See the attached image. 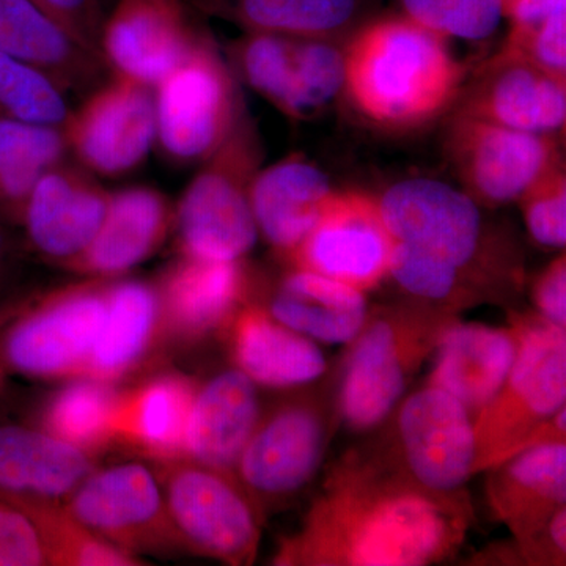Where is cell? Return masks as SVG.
<instances>
[{"label":"cell","instance_id":"2e32d148","mask_svg":"<svg viewBox=\"0 0 566 566\" xmlns=\"http://www.w3.org/2000/svg\"><path fill=\"white\" fill-rule=\"evenodd\" d=\"M458 112L506 128L557 136L566 123V80L504 50L460 93Z\"/></svg>","mask_w":566,"mask_h":566},{"label":"cell","instance_id":"b9f144b4","mask_svg":"<svg viewBox=\"0 0 566 566\" xmlns=\"http://www.w3.org/2000/svg\"><path fill=\"white\" fill-rule=\"evenodd\" d=\"M536 315L566 329V256L565 252L536 275L532 285Z\"/></svg>","mask_w":566,"mask_h":566},{"label":"cell","instance_id":"e0dca14e","mask_svg":"<svg viewBox=\"0 0 566 566\" xmlns=\"http://www.w3.org/2000/svg\"><path fill=\"white\" fill-rule=\"evenodd\" d=\"M197 36L181 0H115L104 21L99 54L112 73L155 88Z\"/></svg>","mask_w":566,"mask_h":566},{"label":"cell","instance_id":"d6986e66","mask_svg":"<svg viewBox=\"0 0 566 566\" xmlns=\"http://www.w3.org/2000/svg\"><path fill=\"white\" fill-rule=\"evenodd\" d=\"M107 203L109 192L88 170L63 161L36 182L21 223L40 255L65 266L92 243Z\"/></svg>","mask_w":566,"mask_h":566},{"label":"cell","instance_id":"5bb4252c","mask_svg":"<svg viewBox=\"0 0 566 566\" xmlns=\"http://www.w3.org/2000/svg\"><path fill=\"white\" fill-rule=\"evenodd\" d=\"M69 151L88 172L122 177L156 144L155 88L114 74L96 85L63 126Z\"/></svg>","mask_w":566,"mask_h":566},{"label":"cell","instance_id":"ba28073f","mask_svg":"<svg viewBox=\"0 0 566 566\" xmlns=\"http://www.w3.org/2000/svg\"><path fill=\"white\" fill-rule=\"evenodd\" d=\"M107 279L63 286L0 315V363L33 379L84 376L106 312Z\"/></svg>","mask_w":566,"mask_h":566},{"label":"cell","instance_id":"d4e9b609","mask_svg":"<svg viewBox=\"0 0 566 566\" xmlns=\"http://www.w3.org/2000/svg\"><path fill=\"white\" fill-rule=\"evenodd\" d=\"M262 416L256 385L237 368L197 387L186 433L185 458L234 475Z\"/></svg>","mask_w":566,"mask_h":566},{"label":"cell","instance_id":"d6a6232c","mask_svg":"<svg viewBox=\"0 0 566 566\" xmlns=\"http://www.w3.org/2000/svg\"><path fill=\"white\" fill-rule=\"evenodd\" d=\"M66 151L63 129L0 117V211L21 223L36 182Z\"/></svg>","mask_w":566,"mask_h":566},{"label":"cell","instance_id":"e575fe53","mask_svg":"<svg viewBox=\"0 0 566 566\" xmlns=\"http://www.w3.org/2000/svg\"><path fill=\"white\" fill-rule=\"evenodd\" d=\"M233 65L245 84L286 117H300L294 39L245 32L232 48Z\"/></svg>","mask_w":566,"mask_h":566},{"label":"cell","instance_id":"7bdbcfd3","mask_svg":"<svg viewBox=\"0 0 566 566\" xmlns=\"http://www.w3.org/2000/svg\"><path fill=\"white\" fill-rule=\"evenodd\" d=\"M517 549L523 558V565L564 566L566 564V506L558 509L545 527L524 545H517Z\"/></svg>","mask_w":566,"mask_h":566},{"label":"cell","instance_id":"74e56055","mask_svg":"<svg viewBox=\"0 0 566 566\" xmlns=\"http://www.w3.org/2000/svg\"><path fill=\"white\" fill-rule=\"evenodd\" d=\"M532 240L543 248L565 249L566 177L564 164L546 174L520 202Z\"/></svg>","mask_w":566,"mask_h":566},{"label":"cell","instance_id":"f6af8a7d","mask_svg":"<svg viewBox=\"0 0 566 566\" xmlns=\"http://www.w3.org/2000/svg\"><path fill=\"white\" fill-rule=\"evenodd\" d=\"M7 255V238L6 234L0 232V268H2L3 260H6Z\"/></svg>","mask_w":566,"mask_h":566},{"label":"cell","instance_id":"9a60e30c","mask_svg":"<svg viewBox=\"0 0 566 566\" xmlns=\"http://www.w3.org/2000/svg\"><path fill=\"white\" fill-rule=\"evenodd\" d=\"M392 237L371 193L334 191L286 262L367 293L389 279Z\"/></svg>","mask_w":566,"mask_h":566},{"label":"cell","instance_id":"836d02e7","mask_svg":"<svg viewBox=\"0 0 566 566\" xmlns=\"http://www.w3.org/2000/svg\"><path fill=\"white\" fill-rule=\"evenodd\" d=\"M17 495V494H14ZM31 513L46 551L48 565L54 566H139L140 557L111 545L82 526L63 502L17 495Z\"/></svg>","mask_w":566,"mask_h":566},{"label":"cell","instance_id":"30bf717a","mask_svg":"<svg viewBox=\"0 0 566 566\" xmlns=\"http://www.w3.org/2000/svg\"><path fill=\"white\" fill-rule=\"evenodd\" d=\"M156 142L178 164L207 161L243 117V102L218 48L199 33L155 87Z\"/></svg>","mask_w":566,"mask_h":566},{"label":"cell","instance_id":"277c9868","mask_svg":"<svg viewBox=\"0 0 566 566\" xmlns=\"http://www.w3.org/2000/svg\"><path fill=\"white\" fill-rule=\"evenodd\" d=\"M512 370L474 420L475 471L527 447L566 439V329L539 315H513Z\"/></svg>","mask_w":566,"mask_h":566},{"label":"cell","instance_id":"4dcf8cb0","mask_svg":"<svg viewBox=\"0 0 566 566\" xmlns=\"http://www.w3.org/2000/svg\"><path fill=\"white\" fill-rule=\"evenodd\" d=\"M245 32L289 39L340 40L360 25L368 0H192Z\"/></svg>","mask_w":566,"mask_h":566},{"label":"cell","instance_id":"7dc6e473","mask_svg":"<svg viewBox=\"0 0 566 566\" xmlns=\"http://www.w3.org/2000/svg\"><path fill=\"white\" fill-rule=\"evenodd\" d=\"M106 2H107V0H106Z\"/></svg>","mask_w":566,"mask_h":566},{"label":"cell","instance_id":"9c48e42d","mask_svg":"<svg viewBox=\"0 0 566 566\" xmlns=\"http://www.w3.org/2000/svg\"><path fill=\"white\" fill-rule=\"evenodd\" d=\"M155 474L182 549L230 566L253 564L263 516L237 476L188 458L159 463Z\"/></svg>","mask_w":566,"mask_h":566},{"label":"cell","instance_id":"52a82bcc","mask_svg":"<svg viewBox=\"0 0 566 566\" xmlns=\"http://www.w3.org/2000/svg\"><path fill=\"white\" fill-rule=\"evenodd\" d=\"M262 142L243 114L232 134L189 182L175 208L180 255L243 260L259 238L251 208V185L262 163Z\"/></svg>","mask_w":566,"mask_h":566},{"label":"cell","instance_id":"83f0119b","mask_svg":"<svg viewBox=\"0 0 566 566\" xmlns=\"http://www.w3.org/2000/svg\"><path fill=\"white\" fill-rule=\"evenodd\" d=\"M96 455L24 424L0 427V491L65 502L98 468Z\"/></svg>","mask_w":566,"mask_h":566},{"label":"cell","instance_id":"7a4b0ae2","mask_svg":"<svg viewBox=\"0 0 566 566\" xmlns=\"http://www.w3.org/2000/svg\"><path fill=\"white\" fill-rule=\"evenodd\" d=\"M376 199L392 243L438 270L457 312L499 300L520 283L509 248L464 191L433 178H409Z\"/></svg>","mask_w":566,"mask_h":566},{"label":"cell","instance_id":"f1b7e54d","mask_svg":"<svg viewBox=\"0 0 566 566\" xmlns=\"http://www.w3.org/2000/svg\"><path fill=\"white\" fill-rule=\"evenodd\" d=\"M161 334L156 283L107 279L106 312L84 376L117 385L144 363Z\"/></svg>","mask_w":566,"mask_h":566},{"label":"cell","instance_id":"3957f363","mask_svg":"<svg viewBox=\"0 0 566 566\" xmlns=\"http://www.w3.org/2000/svg\"><path fill=\"white\" fill-rule=\"evenodd\" d=\"M344 92L368 122L415 129L446 114L464 85L449 40L405 14L363 22L345 46Z\"/></svg>","mask_w":566,"mask_h":566},{"label":"cell","instance_id":"603a6c76","mask_svg":"<svg viewBox=\"0 0 566 566\" xmlns=\"http://www.w3.org/2000/svg\"><path fill=\"white\" fill-rule=\"evenodd\" d=\"M434 352L427 385L452 395L475 420L512 370L517 337L512 326L491 327L457 319L447 327Z\"/></svg>","mask_w":566,"mask_h":566},{"label":"cell","instance_id":"f546056e","mask_svg":"<svg viewBox=\"0 0 566 566\" xmlns=\"http://www.w3.org/2000/svg\"><path fill=\"white\" fill-rule=\"evenodd\" d=\"M264 307L296 333L331 345L352 344L370 312L360 290L300 268L283 275Z\"/></svg>","mask_w":566,"mask_h":566},{"label":"cell","instance_id":"4316f807","mask_svg":"<svg viewBox=\"0 0 566 566\" xmlns=\"http://www.w3.org/2000/svg\"><path fill=\"white\" fill-rule=\"evenodd\" d=\"M333 192L327 175L301 155H290L260 169L251 185L259 234L286 259L311 232Z\"/></svg>","mask_w":566,"mask_h":566},{"label":"cell","instance_id":"d590c367","mask_svg":"<svg viewBox=\"0 0 566 566\" xmlns=\"http://www.w3.org/2000/svg\"><path fill=\"white\" fill-rule=\"evenodd\" d=\"M65 93L46 71L0 52V117L63 129L71 115Z\"/></svg>","mask_w":566,"mask_h":566},{"label":"cell","instance_id":"60d3db41","mask_svg":"<svg viewBox=\"0 0 566 566\" xmlns=\"http://www.w3.org/2000/svg\"><path fill=\"white\" fill-rule=\"evenodd\" d=\"M85 46L99 54L106 0H32ZM102 55V54H99ZM103 59V57H102Z\"/></svg>","mask_w":566,"mask_h":566},{"label":"cell","instance_id":"ab89813d","mask_svg":"<svg viewBox=\"0 0 566 566\" xmlns=\"http://www.w3.org/2000/svg\"><path fill=\"white\" fill-rule=\"evenodd\" d=\"M0 566H48L35 521L20 499L0 491Z\"/></svg>","mask_w":566,"mask_h":566},{"label":"cell","instance_id":"8fae6325","mask_svg":"<svg viewBox=\"0 0 566 566\" xmlns=\"http://www.w3.org/2000/svg\"><path fill=\"white\" fill-rule=\"evenodd\" d=\"M331 416L326 401L314 394L283 398L262 411L234 476L263 520L318 474L333 431Z\"/></svg>","mask_w":566,"mask_h":566},{"label":"cell","instance_id":"bcb514c9","mask_svg":"<svg viewBox=\"0 0 566 566\" xmlns=\"http://www.w3.org/2000/svg\"><path fill=\"white\" fill-rule=\"evenodd\" d=\"M6 368H3L2 363H0V390H2L3 385H6Z\"/></svg>","mask_w":566,"mask_h":566},{"label":"cell","instance_id":"5b68a950","mask_svg":"<svg viewBox=\"0 0 566 566\" xmlns=\"http://www.w3.org/2000/svg\"><path fill=\"white\" fill-rule=\"evenodd\" d=\"M458 314L409 300L368 312L346 354L337 411L356 431L379 428Z\"/></svg>","mask_w":566,"mask_h":566},{"label":"cell","instance_id":"44dd1931","mask_svg":"<svg viewBox=\"0 0 566 566\" xmlns=\"http://www.w3.org/2000/svg\"><path fill=\"white\" fill-rule=\"evenodd\" d=\"M175 208L163 192L132 186L109 193L106 216L85 251L66 270L92 279H115L150 259L174 230Z\"/></svg>","mask_w":566,"mask_h":566},{"label":"cell","instance_id":"8d00e7d4","mask_svg":"<svg viewBox=\"0 0 566 566\" xmlns=\"http://www.w3.org/2000/svg\"><path fill=\"white\" fill-rule=\"evenodd\" d=\"M405 17L446 40L485 41L504 20L502 0H400Z\"/></svg>","mask_w":566,"mask_h":566},{"label":"cell","instance_id":"8992f818","mask_svg":"<svg viewBox=\"0 0 566 566\" xmlns=\"http://www.w3.org/2000/svg\"><path fill=\"white\" fill-rule=\"evenodd\" d=\"M359 450L387 476L420 493L465 501L475 471L474 420L452 395L424 386L403 397Z\"/></svg>","mask_w":566,"mask_h":566},{"label":"cell","instance_id":"4fadbf2b","mask_svg":"<svg viewBox=\"0 0 566 566\" xmlns=\"http://www.w3.org/2000/svg\"><path fill=\"white\" fill-rule=\"evenodd\" d=\"M63 505L92 534L133 556L185 551L170 523L158 476L147 465L96 468Z\"/></svg>","mask_w":566,"mask_h":566},{"label":"cell","instance_id":"7c38bea8","mask_svg":"<svg viewBox=\"0 0 566 566\" xmlns=\"http://www.w3.org/2000/svg\"><path fill=\"white\" fill-rule=\"evenodd\" d=\"M446 142L464 192L480 207L520 202L536 181L564 164L556 136L517 132L458 111Z\"/></svg>","mask_w":566,"mask_h":566},{"label":"cell","instance_id":"ffe728a7","mask_svg":"<svg viewBox=\"0 0 566 566\" xmlns=\"http://www.w3.org/2000/svg\"><path fill=\"white\" fill-rule=\"evenodd\" d=\"M491 512L517 545L538 534L566 506V442L527 447L488 468Z\"/></svg>","mask_w":566,"mask_h":566},{"label":"cell","instance_id":"6da1fadb","mask_svg":"<svg viewBox=\"0 0 566 566\" xmlns=\"http://www.w3.org/2000/svg\"><path fill=\"white\" fill-rule=\"evenodd\" d=\"M465 501L401 485L359 452L331 469L292 535L282 536L279 566H427L447 560L472 521Z\"/></svg>","mask_w":566,"mask_h":566},{"label":"cell","instance_id":"7402d4cb","mask_svg":"<svg viewBox=\"0 0 566 566\" xmlns=\"http://www.w3.org/2000/svg\"><path fill=\"white\" fill-rule=\"evenodd\" d=\"M234 368L256 386L292 389L322 378L327 364L318 344L279 322L260 303H245L227 329Z\"/></svg>","mask_w":566,"mask_h":566},{"label":"cell","instance_id":"ee69618b","mask_svg":"<svg viewBox=\"0 0 566 566\" xmlns=\"http://www.w3.org/2000/svg\"><path fill=\"white\" fill-rule=\"evenodd\" d=\"M564 7L566 0H502V11L510 28L534 24Z\"/></svg>","mask_w":566,"mask_h":566},{"label":"cell","instance_id":"f35d334b","mask_svg":"<svg viewBox=\"0 0 566 566\" xmlns=\"http://www.w3.org/2000/svg\"><path fill=\"white\" fill-rule=\"evenodd\" d=\"M502 48L566 80V7L534 24L510 28Z\"/></svg>","mask_w":566,"mask_h":566},{"label":"cell","instance_id":"1f68e13d","mask_svg":"<svg viewBox=\"0 0 566 566\" xmlns=\"http://www.w3.org/2000/svg\"><path fill=\"white\" fill-rule=\"evenodd\" d=\"M122 390L117 385L76 376L43 401L36 427L98 457L115 446L114 422Z\"/></svg>","mask_w":566,"mask_h":566},{"label":"cell","instance_id":"cb8c5ba5","mask_svg":"<svg viewBox=\"0 0 566 566\" xmlns=\"http://www.w3.org/2000/svg\"><path fill=\"white\" fill-rule=\"evenodd\" d=\"M199 382L180 371L145 379L122 390L115 412V446L156 464L185 458L186 433Z\"/></svg>","mask_w":566,"mask_h":566},{"label":"cell","instance_id":"ac0fdd59","mask_svg":"<svg viewBox=\"0 0 566 566\" xmlns=\"http://www.w3.org/2000/svg\"><path fill=\"white\" fill-rule=\"evenodd\" d=\"M163 334L197 344L226 331L249 303L252 279L243 260H208L180 255L156 283Z\"/></svg>","mask_w":566,"mask_h":566},{"label":"cell","instance_id":"484cf974","mask_svg":"<svg viewBox=\"0 0 566 566\" xmlns=\"http://www.w3.org/2000/svg\"><path fill=\"white\" fill-rule=\"evenodd\" d=\"M0 52L46 71L65 91L92 92L107 70L98 52L32 0H0Z\"/></svg>","mask_w":566,"mask_h":566}]
</instances>
